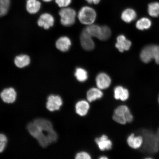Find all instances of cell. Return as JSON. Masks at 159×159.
I'll return each mask as SVG.
<instances>
[{"instance_id": "obj_36", "label": "cell", "mask_w": 159, "mask_h": 159, "mask_svg": "<svg viewBox=\"0 0 159 159\" xmlns=\"http://www.w3.org/2000/svg\"><path fill=\"white\" fill-rule=\"evenodd\" d=\"M156 135H157V138L159 140V128L158 129V130H157V133Z\"/></svg>"}, {"instance_id": "obj_34", "label": "cell", "mask_w": 159, "mask_h": 159, "mask_svg": "<svg viewBox=\"0 0 159 159\" xmlns=\"http://www.w3.org/2000/svg\"><path fill=\"white\" fill-rule=\"evenodd\" d=\"M101 0H86L87 2L89 3H93L94 4H98L100 2Z\"/></svg>"}, {"instance_id": "obj_13", "label": "cell", "mask_w": 159, "mask_h": 159, "mask_svg": "<svg viewBox=\"0 0 159 159\" xmlns=\"http://www.w3.org/2000/svg\"><path fill=\"white\" fill-rule=\"evenodd\" d=\"M131 45V41L127 39L124 35H120L117 37L115 47L120 52L129 50Z\"/></svg>"}, {"instance_id": "obj_24", "label": "cell", "mask_w": 159, "mask_h": 159, "mask_svg": "<svg viewBox=\"0 0 159 159\" xmlns=\"http://www.w3.org/2000/svg\"><path fill=\"white\" fill-rule=\"evenodd\" d=\"M152 25V22L148 18L143 17L139 20L136 23V27L138 30H143L148 29Z\"/></svg>"}, {"instance_id": "obj_8", "label": "cell", "mask_w": 159, "mask_h": 159, "mask_svg": "<svg viewBox=\"0 0 159 159\" xmlns=\"http://www.w3.org/2000/svg\"><path fill=\"white\" fill-rule=\"evenodd\" d=\"M0 97L5 103L12 104L16 99L17 93L14 89L9 87L4 89L0 94Z\"/></svg>"}, {"instance_id": "obj_11", "label": "cell", "mask_w": 159, "mask_h": 159, "mask_svg": "<svg viewBox=\"0 0 159 159\" xmlns=\"http://www.w3.org/2000/svg\"><path fill=\"white\" fill-rule=\"evenodd\" d=\"M54 18L49 13H45L41 15L38 21V25L45 29L52 27L54 23Z\"/></svg>"}, {"instance_id": "obj_5", "label": "cell", "mask_w": 159, "mask_h": 159, "mask_svg": "<svg viewBox=\"0 0 159 159\" xmlns=\"http://www.w3.org/2000/svg\"><path fill=\"white\" fill-rule=\"evenodd\" d=\"M145 148L149 152L155 153L159 150V140L157 135L148 132H144Z\"/></svg>"}, {"instance_id": "obj_2", "label": "cell", "mask_w": 159, "mask_h": 159, "mask_svg": "<svg viewBox=\"0 0 159 159\" xmlns=\"http://www.w3.org/2000/svg\"><path fill=\"white\" fill-rule=\"evenodd\" d=\"M27 129L30 134L36 139L41 147L46 148L49 145L48 136L50 132L46 133L43 132L38 128L33 122L30 123L27 125Z\"/></svg>"}, {"instance_id": "obj_12", "label": "cell", "mask_w": 159, "mask_h": 159, "mask_svg": "<svg viewBox=\"0 0 159 159\" xmlns=\"http://www.w3.org/2000/svg\"><path fill=\"white\" fill-rule=\"evenodd\" d=\"M33 122L40 130L45 132L49 133L54 130L52 123L47 119L39 118L35 119Z\"/></svg>"}, {"instance_id": "obj_21", "label": "cell", "mask_w": 159, "mask_h": 159, "mask_svg": "<svg viewBox=\"0 0 159 159\" xmlns=\"http://www.w3.org/2000/svg\"><path fill=\"white\" fill-rule=\"evenodd\" d=\"M41 4L38 0H27L26 9L31 14L36 13L40 9Z\"/></svg>"}, {"instance_id": "obj_26", "label": "cell", "mask_w": 159, "mask_h": 159, "mask_svg": "<svg viewBox=\"0 0 159 159\" xmlns=\"http://www.w3.org/2000/svg\"><path fill=\"white\" fill-rule=\"evenodd\" d=\"M148 12L149 15L152 17H158L159 16V2H154L149 4Z\"/></svg>"}, {"instance_id": "obj_7", "label": "cell", "mask_w": 159, "mask_h": 159, "mask_svg": "<svg viewBox=\"0 0 159 159\" xmlns=\"http://www.w3.org/2000/svg\"><path fill=\"white\" fill-rule=\"evenodd\" d=\"M92 37L89 35L85 29L81 33L80 40L81 46L85 50L92 51L95 47V43Z\"/></svg>"}, {"instance_id": "obj_37", "label": "cell", "mask_w": 159, "mask_h": 159, "mask_svg": "<svg viewBox=\"0 0 159 159\" xmlns=\"http://www.w3.org/2000/svg\"><path fill=\"white\" fill-rule=\"evenodd\" d=\"M42 1L45 2H49L51 1L52 0H42Z\"/></svg>"}, {"instance_id": "obj_16", "label": "cell", "mask_w": 159, "mask_h": 159, "mask_svg": "<svg viewBox=\"0 0 159 159\" xmlns=\"http://www.w3.org/2000/svg\"><path fill=\"white\" fill-rule=\"evenodd\" d=\"M71 44V41L68 37H61L57 40L56 46L59 50L65 52L69 50Z\"/></svg>"}, {"instance_id": "obj_29", "label": "cell", "mask_w": 159, "mask_h": 159, "mask_svg": "<svg viewBox=\"0 0 159 159\" xmlns=\"http://www.w3.org/2000/svg\"><path fill=\"white\" fill-rule=\"evenodd\" d=\"M153 58L157 64L159 65V46L152 45Z\"/></svg>"}, {"instance_id": "obj_15", "label": "cell", "mask_w": 159, "mask_h": 159, "mask_svg": "<svg viewBox=\"0 0 159 159\" xmlns=\"http://www.w3.org/2000/svg\"><path fill=\"white\" fill-rule=\"evenodd\" d=\"M114 92V98L116 100L124 101L129 98V93L128 89L121 85L115 87Z\"/></svg>"}, {"instance_id": "obj_28", "label": "cell", "mask_w": 159, "mask_h": 159, "mask_svg": "<svg viewBox=\"0 0 159 159\" xmlns=\"http://www.w3.org/2000/svg\"><path fill=\"white\" fill-rule=\"evenodd\" d=\"M7 143V138L6 135L0 134V153L5 150Z\"/></svg>"}, {"instance_id": "obj_9", "label": "cell", "mask_w": 159, "mask_h": 159, "mask_svg": "<svg viewBox=\"0 0 159 159\" xmlns=\"http://www.w3.org/2000/svg\"><path fill=\"white\" fill-rule=\"evenodd\" d=\"M95 80L97 88L101 90L108 89L111 83V77L104 73H99L97 75Z\"/></svg>"}, {"instance_id": "obj_14", "label": "cell", "mask_w": 159, "mask_h": 159, "mask_svg": "<svg viewBox=\"0 0 159 159\" xmlns=\"http://www.w3.org/2000/svg\"><path fill=\"white\" fill-rule=\"evenodd\" d=\"M90 105L89 101L81 100L78 101L75 105V112L81 116H84L88 113Z\"/></svg>"}, {"instance_id": "obj_6", "label": "cell", "mask_w": 159, "mask_h": 159, "mask_svg": "<svg viewBox=\"0 0 159 159\" xmlns=\"http://www.w3.org/2000/svg\"><path fill=\"white\" fill-rule=\"evenodd\" d=\"M63 103L62 99L59 95H51L48 97L46 107L50 112H54L59 111Z\"/></svg>"}, {"instance_id": "obj_20", "label": "cell", "mask_w": 159, "mask_h": 159, "mask_svg": "<svg viewBox=\"0 0 159 159\" xmlns=\"http://www.w3.org/2000/svg\"><path fill=\"white\" fill-rule=\"evenodd\" d=\"M136 17V12L134 10L130 8L125 10L121 15V19L127 23H130L134 20Z\"/></svg>"}, {"instance_id": "obj_27", "label": "cell", "mask_w": 159, "mask_h": 159, "mask_svg": "<svg viewBox=\"0 0 159 159\" xmlns=\"http://www.w3.org/2000/svg\"><path fill=\"white\" fill-rule=\"evenodd\" d=\"M110 29L107 26H101V32L99 39L101 41H105L108 39L111 35Z\"/></svg>"}, {"instance_id": "obj_4", "label": "cell", "mask_w": 159, "mask_h": 159, "mask_svg": "<svg viewBox=\"0 0 159 159\" xmlns=\"http://www.w3.org/2000/svg\"><path fill=\"white\" fill-rule=\"evenodd\" d=\"M59 15L61 23L65 26H70L75 23L77 14L74 9L67 7L63 8L60 11Z\"/></svg>"}, {"instance_id": "obj_1", "label": "cell", "mask_w": 159, "mask_h": 159, "mask_svg": "<svg viewBox=\"0 0 159 159\" xmlns=\"http://www.w3.org/2000/svg\"><path fill=\"white\" fill-rule=\"evenodd\" d=\"M113 120L118 124L125 125L132 122L134 117L128 107L121 105L115 109L112 116Z\"/></svg>"}, {"instance_id": "obj_3", "label": "cell", "mask_w": 159, "mask_h": 159, "mask_svg": "<svg viewBox=\"0 0 159 159\" xmlns=\"http://www.w3.org/2000/svg\"><path fill=\"white\" fill-rule=\"evenodd\" d=\"M77 17L81 23L89 25L94 23L96 19L97 13L92 7H84L80 10Z\"/></svg>"}, {"instance_id": "obj_38", "label": "cell", "mask_w": 159, "mask_h": 159, "mask_svg": "<svg viewBox=\"0 0 159 159\" xmlns=\"http://www.w3.org/2000/svg\"></svg>"}, {"instance_id": "obj_22", "label": "cell", "mask_w": 159, "mask_h": 159, "mask_svg": "<svg viewBox=\"0 0 159 159\" xmlns=\"http://www.w3.org/2000/svg\"><path fill=\"white\" fill-rule=\"evenodd\" d=\"M30 62V59L28 56L21 55L18 56L15 59V63L17 67L23 68L27 66Z\"/></svg>"}, {"instance_id": "obj_19", "label": "cell", "mask_w": 159, "mask_h": 159, "mask_svg": "<svg viewBox=\"0 0 159 159\" xmlns=\"http://www.w3.org/2000/svg\"><path fill=\"white\" fill-rule=\"evenodd\" d=\"M140 58L143 62L148 63L153 59L152 45H148L144 48L141 52Z\"/></svg>"}, {"instance_id": "obj_35", "label": "cell", "mask_w": 159, "mask_h": 159, "mask_svg": "<svg viewBox=\"0 0 159 159\" xmlns=\"http://www.w3.org/2000/svg\"><path fill=\"white\" fill-rule=\"evenodd\" d=\"M99 159H108V158L106 156H102L101 157H100L99 158Z\"/></svg>"}, {"instance_id": "obj_25", "label": "cell", "mask_w": 159, "mask_h": 159, "mask_svg": "<svg viewBox=\"0 0 159 159\" xmlns=\"http://www.w3.org/2000/svg\"><path fill=\"white\" fill-rule=\"evenodd\" d=\"M75 75L77 80L81 82H85L88 78V73L86 70L81 67L75 70Z\"/></svg>"}, {"instance_id": "obj_31", "label": "cell", "mask_w": 159, "mask_h": 159, "mask_svg": "<svg viewBox=\"0 0 159 159\" xmlns=\"http://www.w3.org/2000/svg\"><path fill=\"white\" fill-rule=\"evenodd\" d=\"M71 0H55L56 3L59 7L64 8L70 5Z\"/></svg>"}, {"instance_id": "obj_33", "label": "cell", "mask_w": 159, "mask_h": 159, "mask_svg": "<svg viewBox=\"0 0 159 159\" xmlns=\"http://www.w3.org/2000/svg\"><path fill=\"white\" fill-rule=\"evenodd\" d=\"M0 3L3 4L8 7H10V0H0Z\"/></svg>"}, {"instance_id": "obj_32", "label": "cell", "mask_w": 159, "mask_h": 159, "mask_svg": "<svg viewBox=\"0 0 159 159\" xmlns=\"http://www.w3.org/2000/svg\"><path fill=\"white\" fill-rule=\"evenodd\" d=\"M9 7L0 3V17L6 15L9 11Z\"/></svg>"}, {"instance_id": "obj_18", "label": "cell", "mask_w": 159, "mask_h": 159, "mask_svg": "<svg viewBox=\"0 0 159 159\" xmlns=\"http://www.w3.org/2000/svg\"><path fill=\"white\" fill-rule=\"evenodd\" d=\"M127 143L130 148L134 149L140 148L143 142V139L141 136H135L134 134H131L128 137Z\"/></svg>"}, {"instance_id": "obj_30", "label": "cell", "mask_w": 159, "mask_h": 159, "mask_svg": "<svg viewBox=\"0 0 159 159\" xmlns=\"http://www.w3.org/2000/svg\"><path fill=\"white\" fill-rule=\"evenodd\" d=\"M75 158L76 159H90L91 157L88 152H81L77 153L75 155Z\"/></svg>"}, {"instance_id": "obj_23", "label": "cell", "mask_w": 159, "mask_h": 159, "mask_svg": "<svg viewBox=\"0 0 159 159\" xmlns=\"http://www.w3.org/2000/svg\"><path fill=\"white\" fill-rule=\"evenodd\" d=\"M84 29L92 37H96L99 39L100 37L101 26L93 24L87 25Z\"/></svg>"}, {"instance_id": "obj_10", "label": "cell", "mask_w": 159, "mask_h": 159, "mask_svg": "<svg viewBox=\"0 0 159 159\" xmlns=\"http://www.w3.org/2000/svg\"><path fill=\"white\" fill-rule=\"evenodd\" d=\"M95 142L101 151L110 150L112 148V143L108 136L103 134L100 137L95 138Z\"/></svg>"}, {"instance_id": "obj_17", "label": "cell", "mask_w": 159, "mask_h": 159, "mask_svg": "<svg viewBox=\"0 0 159 159\" xmlns=\"http://www.w3.org/2000/svg\"><path fill=\"white\" fill-rule=\"evenodd\" d=\"M103 93L101 89L98 88H93L89 89L87 91L86 94L87 101L89 102H92L102 98Z\"/></svg>"}]
</instances>
